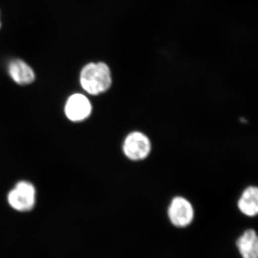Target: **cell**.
<instances>
[{
    "label": "cell",
    "instance_id": "obj_9",
    "mask_svg": "<svg viewBox=\"0 0 258 258\" xmlns=\"http://www.w3.org/2000/svg\"><path fill=\"white\" fill-rule=\"evenodd\" d=\"M0 28H1V23H0Z\"/></svg>",
    "mask_w": 258,
    "mask_h": 258
},
{
    "label": "cell",
    "instance_id": "obj_4",
    "mask_svg": "<svg viewBox=\"0 0 258 258\" xmlns=\"http://www.w3.org/2000/svg\"><path fill=\"white\" fill-rule=\"evenodd\" d=\"M168 216L176 227H187L193 221L195 211L191 204L182 197H176L171 200L168 209Z\"/></svg>",
    "mask_w": 258,
    "mask_h": 258
},
{
    "label": "cell",
    "instance_id": "obj_7",
    "mask_svg": "<svg viewBox=\"0 0 258 258\" xmlns=\"http://www.w3.org/2000/svg\"><path fill=\"white\" fill-rule=\"evenodd\" d=\"M237 247L242 258L258 257V239L255 231H244L237 240Z\"/></svg>",
    "mask_w": 258,
    "mask_h": 258
},
{
    "label": "cell",
    "instance_id": "obj_5",
    "mask_svg": "<svg viewBox=\"0 0 258 258\" xmlns=\"http://www.w3.org/2000/svg\"><path fill=\"white\" fill-rule=\"evenodd\" d=\"M92 110V105L87 97L81 93H75L66 101L64 114L71 121L81 122L87 119Z\"/></svg>",
    "mask_w": 258,
    "mask_h": 258
},
{
    "label": "cell",
    "instance_id": "obj_8",
    "mask_svg": "<svg viewBox=\"0 0 258 258\" xmlns=\"http://www.w3.org/2000/svg\"><path fill=\"white\" fill-rule=\"evenodd\" d=\"M239 210L247 217H254L258 212V189L256 186L246 188L237 203Z\"/></svg>",
    "mask_w": 258,
    "mask_h": 258
},
{
    "label": "cell",
    "instance_id": "obj_3",
    "mask_svg": "<svg viewBox=\"0 0 258 258\" xmlns=\"http://www.w3.org/2000/svg\"><path fill=\"white\" fill-rule=\"evenodd\" d=\"M152 150L150 139L140 132L128 134L123 144L125 157L132 161H142L148 157Z\"/></svg>",
    "mask_w": 258,
    "mask_h": 258
},
{
    "label": "cell",
    "instance_id": "obj_2",
    "mask_svg": "<svg viewBox=\"0 0 258 258\" xmlns=\"http://www.w3.org/2000/svg\"><path fill=\"white\" fill-rule=\"evenodd\" d=\"M36 190L32 183L19 181L8 194L10 206L19 212H28L35 207Z\"/></svg>",
    "mask_w": 258,
    "mask_h": 258
},
{
    "label": "cell",
    "instance_id": "obj_1",
    "mask_svg": "<svg viewBox=\"0 0 258 258\" xmlns=\"http://www.w3.org/2000/svg\"><path fill=\"white\" fill-rule=\"evenodd\" d=\"M81 87L88 94L98 96L106 92L112 85L111 70L104 62L86 64L80 74Z\"/></svg>",
    "mask_w": 258,
    "mask_h": 258
},
{
    "label": "cell",
    "instance_id": "obj_6",
    "mask_svg": "<svg viewBox=\"0 0 258 258\" xmlns=\"http://www.w3.org/2000/svg\"><path fill=\"white\" fill-rule=\"evenodd\" d=\"M8 72L12 79L21 86L30 84L35 79V72L32 68L23 60L19 59L10 62Z\"/></svg>",
    "mask_w": 258,
    "mask_h": 258
}]
</instances>
